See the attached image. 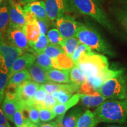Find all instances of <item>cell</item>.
Wrapping results in <instances>:
<instances>
[{
    "label": "cell",
    "instance_id": "obj_36",
    "mask_svg": "<svg viewBox=\"0 0 127 127\" xmlns=\"http://www.w3.org/2000/svg\"><path fill=\"white\" fill-rule=\"evenodd\" d=\"M52 96L57 100L58 104H64L70 99L72 96V94L64 91L63 90L55 91L52 94Z\"/></svg>",
    "mask_w": 127,
    "mask_h": 127
},
{
    "label": "cell",
    "instance_id": "obj_41",
    "mask_svg": "<svg viewBox=\"0 0 127 127\" xmlns=\"http://www.w3.org/2000/svg\"><path fill=\"white\" fill-rule=\"evenodd\" d=\"M3 99L4 98L0 97V124L4 125L7 127H11L9 123L8 122L7 118H6L5 116L4 113H3L2 108H1V102H2Z\"/></svg>",
    "mask_w": 127,
    "mask_h": 127
},
{
    "label": "cell",
    "instance_id": "obj_53",
    "mask_svg": "<svg viewBox=\"0 0 127 127\" xmlns=\"http://www.w3.org/2000/svg\"></svg>",
    "mask_w": 127,
    "mask_h": 127
},
{
    "label": "cell",
    "instance_id": "obj_45",
    "mask_svg": "<svg viewBox=\"0 0 127 127\" xmlns=\"http://www.w3.org/2000/svg\"><path fill=\"white\" fill-rule=\"evenodd\" d=\"M105 127H124L123 126H121V125H108Z\"/></svg>",
    "mask_w": 127,
    "mask_h": 127
},
{
    "label": "cell",
    "instance_id": "obj_1",
    "mask_svg": "<svg viewBox=\"0 0 127 127\" xmlns=\"http://www.w3.org/2000/svg\"><path fill=\"white\" fill-rule=\"evenodd\" d=\"M75 65L85 73L87 81L98 91L102 85L101 77L109 69L107 57L93 51L90 54L82 55Z\"/></svg>",
    "mask_w": 127,
    "mask_h": 127
},
{
    "label": "cell",
    "instance_id": "obj_13",
    "mask_svg": "<svg viewBox=\"0 0 127 127\" xmlns=\"http://www.w3.org/2000/svg\"><path fill=\"white\" fill-rule=\"evenodd\" d=\"M35 60V54H33L30 52H24L14 63L11 68L9 77L14 73L23 70L25 68L28 69L34 64Z\"/></svg>",
    "mask_w": 127,
    "mask_h": 127
},
{
    "label": "cell",
    "instance_id": "obj_15",
    "mask_svg": "<svg viewBox=\"0 0 127 127\" xmlns=\"http://www.w3.org/2000/svg\"><path fill=\"white\" fill-rule=\"evenodd\" d=\"M24 9L29 10L32 12L36 17L39 20H43L50 24L51 21L48 17L45 9V2L43 1H35L25 4Z\"/></svg>",
    "mask_w": 127,
    "mask_h": 127
},
{
    "label": "cell",
    "instance_id": "obj_49",
    "mask_svg": "<svg viewBox=\"0 0 127 127\" xmlns=\"http://www.w3.org/2000/svg\"><path fill=\"white\" fill-rule=\"evenodd\" d=\"M4 2V0H0V7L3 4V3Z\"/></svg>",
    "mask_w": 127,
    "mask_h": 127
},
{
    "label": "cell",
    "instance_id": "obj_8",
    "mask_svg": "<svg viewBox=\"0 0 127 127\" xmlns=\"http://www.w3.org/2000/svg\"><path fill=\"white\" fill-rule=\"evenodd\" d=\"M45 5L48 17L52 22L75 9L70 0H46Z\"/></svg>",
    "mask_w": 127,
    "mask_h": 127
},
{
    "label": "cell",
    "instance_id": "obj_47",
    "mask_svg": "<svg viewBox=\"0 0 127 127\" xmlns=\"http://www.w3.org/2000/svg\"><path fill=\"white\" fill-rule=\"evenodd\" d=\"M124 101L126 102L127 104V89H126V92H125V98H124Z\"/></svg>",
    "mask_w": 127,
    "mask_h": 127
},
{
    "label": "cell",
    "instance_id": "obj_21",
    "mask_svg": "<svg viewBox=\"0 0 127 127\" xmlns=\"http://www.w3.org/2000/svg\"><path fill=\"white\" fill-rule=\"evenodd\" d=\"M24 31L26 35L28 42H36L41 35L37 20L34 21L27 23L24 28Z\"/></svg>",
    "mask_w": 127,
    "mask_h": 127
},
{
    "label": "cell",
    "instance_id": "obj_17",
    "mask_svg": "<svg viewBox=\"0 0 127 127\" xmlns=\"http://www.w3.org/2000/svg\"><path fill=\"white\" fill-rule=\"evenodd\" d=\"M69 71L70 70L51 68L46 71L51 82L68 84L71 83L69 79Z\"/></svg>",
    "mask_w": 127,
    "mask_h": 127
},
{
    "label": "cell",
    "instance_id": "obj_7",
    "mask_svg": "<svg viewBox=\"0 0 127 127\" xmlns=\"http://www.w3.org/2000/svg\"><path fill=\"white\" fill-rule=\"evenodd\" d=\"M39 85L37 82L29 80L20 84L16 88L15 93L20 104V109L34 105L32 99L39 88Z\"/></svg>",
    "mask_w": 127,
    "mask_h": 127
},
{
    "label": "cell",
    "instance_id": "obj_43",
    "mask_svg": "<svg viewBox=\"0 0 127 127\" xmlns=\"http://www.w3.org/2000/svg\"><path fill=\"white\" fill-rule=\"evenodd\" d=\"M17 1H18V2H20L21 4H23V5H25L28 3L33 2V1H37V0H16Z\"/></svg>",
    "mask_w": 127,
    "mask_h": 127
},
{
    "label": "cell",
    "instance_id": "obj_25",
    "mask_svg": "<svg viewBox=\"0 0 127 127\" xmlns=\"http://www.w3.org/2000/svg\"><path fill=\"white\" fill-rule=\"evenodd\" d=\"M14 124L17 127H32L34 125L22 109L18 108L13 117Z\"/></svg>",
    "mask_w": 127,
    "mask_h": 127
},
{
    "label": "cell",
    "instance_id": "obj_14",
    "mask_svg": "<svg viewBox=\"0 0 127 127\" xmlns=\"http://www.w3.org/2000/svg\"><path fill=\"white\" fill-rule=\"evenodd\" d=\"M83 113L82 109L75 108L65 115H61L55 121L57 127H75L77 121Z\"/></svg>",
    "mask_w": 127,
    "mask_h": 127
},
{
    "label": "cell",
    "instance_id": "obj_50",
    "mask_svg": "<svg viewBox=\"0 0 127 127\" xmlns=\"http://www.w3.org/2000/svg\"><path fill=\"white\" fill-rule=\"evenodd\" d=\"M0 127H6L5 125H2V124H0Z\"/></svg>",
    "mask_w": 127,
    "mask_h": 127
},
{
    "label": "cell",
    "instance_id": "obj_11",
    "mask_svg": "<svg viewBox=\"0 0 127 127\" xmlns=\"http://www.w3.org/2000/svg\"><path fill=\"white\" fill-rule=\"evenodd\" d=\"M1 108L7 120L11 123H14L13 117L14 114L17 109L20 108V104L16 97L15 92H7L5 95Z\"/></svg>",
    "mask_w": 127,
    "mask_h": 127
},
{
    "label": "cell",
    "instance_id": "obj_35",
    "mask_svg": "<svg viewBox=\"0 0 127 127\" xmlns=\"http://www.w3.org/2000/svg\"><path fill=\"white\" fill-rule=\"evenodd\" d=\"M47 38L50 44L55 45H60V43L64 39L57 28H53L48 31Z\"/></svg>",
    "mask_w": 127,
    "mask_h": 127
},
{
    "label": "cell",
    "instance_id": "obj_29",
    "mask_svg": "<svg viewBox=\"0 0 127 127\" xmlns=\"http://www.w3.org/2000/svg\"><path fill=\"white\" fill-rule=\"evenodd\" d=\"M93 52V50L90 47L81 42L75 48L74 53L72 54V56L71 57V58L72 59L74 65H75L79 58L82 55L90 54Z\"/></svg>",
    "mask_w": 127,
    "mask_h": 127
},
{
    "label": "cell",
    "instance_id": "obj_39",
    "mask_svg": "<svg viewBox=\"0 0 127 127\" xmlns=\"http://www.w3.org/2000/svg\"><path fill=\"white\" fill-rule=\"evenodd\" d=\"M57 104H58V101H57V100L55 99L53 96H52L51 94H47L45 99L43 102L38 104H40L41 105L44 106V107L50 108L52 109V108L54 107L55 105H57Z\"/></svg>",
    "mask_w": 127,
    "mask_h": 127
},
{
    "label": "cell",
    "instance_id": "obj_22",
    "mask_svg": "<svg viewBox=\"0 0 127 127\" xmlns=\"http://www.w3.org/2000/svg\"><path fill=\"white\" fill-rule=\"evenodd\" d=\"M52 63L53 68L58 69L70 70L74 65L71 57H68L65 53L61 54L56 58H52Z\"/></svg>",
    "mask_w": 127,
    "mask_h": 127
},
{
    "label": "cell",
    "instance_id": "obj_19",
    "mask_svg": "<svg viewBox=\"0 0 127 127\" xmlns=\"http://www.w3.org/2000/svg\"><path fill=\"white\" fill-rule=\"evenodd\" d=\"M80 99V94L78 93L71 96L70 99L64 104H57L52 108V110L57 116L65 115L68 109H70L78 104Z\"/></svg>",
    "mask_w": 127,
    "mask_h": 127
},
{
    "label": "cell",
    "instance_id": "obj_3",
    "mask_svg": "<svg viewBox=\"0 0 127 127\" xmlns=\"http://www.w3.org/2000/svg\"><path fill=\"white\" fill-rule=\"evenodd\" d=\"M75 37L82 44L90 47L92 50L109 55H113L107 42L101 37L98 32L91 27L82 24L77 32Z\"/></svg>",
    "mask_w": 127,
    "mask_h": 127
},
{
    "label": "cell",
    "instance_id": "obj_5",
    "mask_svg": "<svg viewBox=\"0 0 127 127\" xmlns=\"http://www.w3.org/2000/svg\"><path fill=\"white\" fill-rule=\"evenodd\" d=\"M74 8L80 13L93 18L103 26L111 29L108 19L94 0H70Z\"/></svg>",
    "mask_w": 127,
    "mask_h": 127
},
{
    "label": "cell",
    "instance_id": "obj_6",
    "mask_svg": "<svg viewBox=\"0 0 127 127\" xmlns=\"http://www.w3.org/2000/svg\"><path fill=\"white\" fill-rule=\"evenodd\" d=\"M4 42L20 49L23 53L25 52H34L29 45L23 29L8 25L4 34Z\"/></svg>",
    "mask_w": 127,
    "mask_h": 127
},
{
    "label": "cell",
    "instance_id": "obj_2",
    "mask_svg": "<svg viewBox=\"0 0 127 127\" xmlns=\"http://www.w3.org/2000/svg\"><path fill=\"white\" fill-rule=\"evenodd\" d=\"M98 123H123L127 120V104L125 101L105 100L94 112Z\"/></svg>",
    "mask_w": 127,
    "mask_h": 127
},
{
    "label": "cell",
    "instance_id": "obj_51",
    "mask_svg": "<svg viewBox=\"0 0 127 127\" xmlns=\"http://www.w3.org/2000/svg\"><path fill=\"white\" fill-rule=\"evenodd\" d=\"M32 127H38V125H35V124H34V125H33Z\"/></svg>",
    "mask_w": 127,
    "mask_h": 127
},
{
    "label": "cell",
    "instance_id": "obj_44",
    "mask_svg": "<svg viewBox=\"0 0 127 127\" xmlns=\"http://www.w3.org/2000/svg\"><path fill=\"white\" fill-rule=\"evenodd\" d=\"M4 33L0 32V45L4 42Z\"/></svg>",
    "mask_w": 127,
    "mask_h": 127
},
{
    "label": "cell",
    "instance_id": "obj_31",
    "mask_svg": "<svg viewBox=\"0 0 127 127\" xmlns=\"http://www.w3.org/2000/svg\"><path fill=\"white\" fill-rule=\"evenodd\" d=\"M30 47L34 50L35 53L42 52L44 49L50 44L47 36L45 34H41L38 39L35 42H28Z\"/></svg>",
    "mask_w": 127,
    "mask_h": 127
},
{
    "label": "cell",
    "instance_id": "obj_24",
    "mask_svg": "<svg viewBox=\"0 0 127 127\" xmlns=\"http://www.w3.org/2000/svg\"><path fill=\"white\" fill-rule=\"evenodd\" d=\"M98 123L94 112L87 110L79 117L75 127H94L96 126Z\"/></svg>",
    "mask_w": 127,
    "mask_h": 127
},
{
    "label": "cell",
    "instance_id": "obj_10",
    "mask_svg": "<svg viewBox=\"0 0 127 127\" xmlns=\"http://www.w3.org/2000/svg\"><path fill=\"white\" fill-rule=\"evenodd\" d=\"M9 14V26L24 30L27 22L24 11L21 4L15 0H9L8 4Z\"/></svg>",
    "mask_w": 127,
    "mask_h": 127
},
{
    "label": "cell",
    "instance_id": "obj_32",
    "mask_svg": "<svg viewBox=\"0 0 127 127\" xmlns=\"http://www.w3.org/2000/svg\"><path fill=\"white\" fill-rule=\"evenodd\" d=\"M36 55V63L44 68L45 71L54 68L52 66V58L48 56L44 52L35 53Z\"/></svg>",
    "mask_w": 127,
    "mask_h": 127
},
{
    "label": "cell",
    "instance_id": "obj_33",
    "mask_svg": "<svg viewBox=\"0 0 127 127\" xmlns=\"http://www.w3.org/2000/svg\"><path fill=\"white\" fill-rule=\"evenodd\" d=\"M22 109L27 114L28 118L34 124H35L36 125L40 124L39 111L35 105L30 106V107Z\"/></svg>",
    "mask_w": 127,
    "mask_h": 127
},
{
    "label": "cell",
    "instance_id": "obj_20",
    "mask_svg": "<svg viewBox=\"0 0 127 127\" xmlns=\"http://www.w3.org/2000/svg\"><path fill=\"white\" fill-rule=\"evenodd\" d=\"M9 78V70L4 57L0 52V97L4 98V94Z\"/></svg>",
    "mask_w": 127,
    "mask_h": 127
},
{
    "label": "cell",
    "instance_id": "obj_37",
    "mask_svg": "<svg viewBox=\"0 0 127 127\" xmlns=\"http://www.w3.org/2000/svg\"><path fill=\"white\" fill-rule=\"evenodd\" d=\"M98 91H96L94 87L92 86L91 84L88 81H86L81 85L80 88H79L78 93L82 94H87V95H93L97 93Z\"/></svg>",
    "mask_w": 127,
    "mask_h": 127
},
{
    "label": "cell",
    "instance_id": "obj_48",
    "mask_svg": "<svg viewBox=\"0 0 127 127\" xmlns=\"http://www.w3.org/2000/svg\"><path fill=\"white\" fill-rule=\"evenodd\" d=\"M94 1L96 2L97 4H98V3H100L101 2H102V1H103V0H94Z\"/></svg>",
    "mask_w": 127,
    "mask_h": 127
},
{
    "label": "cell",
    "instance_id": "obj_26",
    "mask_svg": "<svg viewBox=\"0 0 127 127\" xmlns=\"http://www.w3.org/2000/svg\"><path fill=\"white\" fill-rule=\"evenodd\" d=\"M79 43H81V42L79 39L74 36V37L63 39V40L60 43V45L63 47L65 53L68 57H71Z\"/></svg>",
    "mask_w": 127,
    "mask_h": 127
},
{
    "label": "cell",
    "instance_id": "obj_46",
    "mask_svg": "<svg viewBox=\"0 0 127 127\" xmlns=\"http://www.w3.org/2000/svg\"><path fill=\"white\" fill-rule=\"evenodd\" d=\"M125 24L127 29V12L126 14H125Z\"/></svg>",
    "mask_w": 127,
    "mask_h": 127
},
{
    "label": "cell",
    "instance_id": "obj_30",
    "mask_svg": "<svg viewBox=\"0 0 127 127\" xmlns=\"http://www.w3.org/2000/svg\"><path fill=\"white\" fill-rule=\"evenodd\" d=\"M35 105L38 109L39 118L42 122L45 123V122L50 121L54 120L57 117V115L52 110V109L44 107L40 104H36Z\"/></svg>",
    "mask_w": 127,
    "mask_h": 127
},
{
    "label": "cell",
    "instance_id": "obj_42",
    "mask_svg": "<svg viewBox=\"0 0 127 127\" xmlns=\"http://www.w3.org/2000/svg\"><path fill=\"white\" fill-rule=\"evenodd\" d=\"M38 127H57L56 123L55 121L50 122L48 123L42 124H39L38 125Z\"/></svg>",
    "mask_w": 127,
    "mask_h": 127
},
{
    "label": "cell",
    "instance_id": "obj_38",
    "mask_svg": "<svg viewBox=\"0 0 127 127\" xmlns=\"http://www.w3.org/2000/svg\"><path fill=\"white\" fill-rule=\"evenodd\" d=\"M47 95V92L44 89H42L39 87V88L36 91L35 94L34 98L32 99V102L34 105L36 104H40V103L43 102L45 99Z\"/></svg>",
    "mask_w": 127,
    "mask_h": 127
},
{
    "label": "cell",
    "instance_id": "obj_9",
    "mask_svg": "<svg viewBox=\"0 0 127 127\" xmlns=\"http://www.w3.org/2000/svg\"><path fill=\"white\" fill-rule=\"evenodd\" d=\"M82 24L67 14L61 16L55 21L57 29L64 39L75 36L78 30Z\"/></svg>",
    "mask_w": 127,
    "mask_h": 127
},
{
    "label": "cell",
    "instance_id": "obj_40",
    "mask_svg": "<svg viewBox=\"0 0 127 127\" xmlns=\"http://www.w3.org/2000/svg\"><path fill=\"white\" fill-rule=\"evenodd\" d=\"M37 23L38 24L39 30H40L41 34H46L48 32V29L50 24L47 23V22L43 20H39L37 18Z\"/></svg>",
    "mask_w": 127,
    "mask_h": 127
},
{
    "label": "cell",
    "instance_id": "obj_27",
    "mask_svg": "<svg viewBox=\"0 0 127 127\" xmlns=\"http://www.w3.org/2000/svg\"><path fill=\"white\" fill-rule=\"evenodd\" d=\"M69 79L71 82L81 85L87 80V77L83 71L74 65L69 71Z\"/></svg>",
    "mask_w": 127,
    "mask_h": 127
},
{
    "label": "cell",
    "instance_id": "obj_16",
    "mask_svg": "<svg viewBox=\"0 0 127 127\" xmlns=\"http://www.w3.org/2000/svg\"><path fill=\"white\" fill-rule=\"evenodd\" d=\"M31 79L30 72L28 69L25 68L23 70L18 71L12 74L9 77L6 89L8 90H14L15 92L16 88L18 87L20 84L24 82L27 81H29Z\"/></svg>",
    "mask_w": 127,
    "mask_h": 127
},
{
    "label": "cell",
    "instance_id": "obj_28",
    "mask_svg": "<svg viewBox=\"0 0 127 127\" xmlns=\"http://www.w3.org/2000/svg\"><path fill=\"white\" fill-rule=\"evenodd\" d=\"M9 24V14L8 5L2 4L0 7V32L4 33Z\"/></svg>",
    "mask_w": 127,
    "mask_h": 127
},
{
    "label": "cell",
    "instance_id": "obj_34",
    "mask_svg": "<svg viewBox=\"0 0 127 127\" xmlns=\"http://www.w3.org/2000/svg\"><path fill=\"white\" fill-rule=\"evenodd\" d=\"M42 52H44V54H45L46 55H47L51 58H56L61 54L65 53L63 47L61 45L50 43L44 49Z\"/></svg>",
    "mask_w": 127,
    "mask_h": 127
},
{
    "label": "cell",
    "instance_id": "obj_23",
    "mask_svg": "<svg viewBox=\"0 0 127 127\" xmlns=\"http://www.w3.org/2000/svg\"><path fill=\"white\" fill-rule=\"evenodd\" d=\"M81 101L84 106L91 108L98 107L104 102L106 98L98 93L93 95H87L80 94Z\"/></svg>",
    "mask_w": 127,
    "mask_h": 127
},
{
    "label": "cell",
    "instance_id": "obj_18",
    "mask_svg": "<svg viewBox=\"0 0 127 127\" xmlns=\"http://www.w3.org/2000/svg\"><path fill=\"white\" fill-rule=\"evenodd\" d=\"M31 79L37 83L45 84L51 82L48 77L47 71L36 63L28 69Z\"/></svg>",
    "mask_w": 127,
    "mask_h": 127
},
{
    "label": "cell",
    "instance_id": "obj_4",
    "mask_svg": "<svg viewBox=\"0 0 127 127\" xmlns=\"http://www.w3.org/2000/svg\"><path fill=\"white\" fill-rule=\"evenodd\" d=\"M127 87V77L122 72L104 82L98 91L106 99H124Z\"/></svg>",
    "mask_w": 127,
    "mask_h": 127
},
{
    "label": "cell",
    "instance_id": "obj_52",
    "mask_svg": "<svg viewBox=\"0 0 127 127\" xmlns=\"http://www.w3.org/2000/svg\"></svg>",
    "mask_w": 127,
    "mask_h": 127
},
{
    "label": "cell",
    "instance_id": "obj_12",
    "mask_svg": "<svg viewBox=\"0 0 127 127\" xmlns=\"http://www.w3.org/2000/svg\"><path fill=\"white\" fill-rule=\"evenodd\" d=\"M0 52L4 57L5 64L10 72L11 68L16 60L23 54L21 50L5 42L0 45Z\"/></svg>",
    "mask_w": 127,
    "mask_h": 127
}]
</instances>
